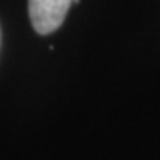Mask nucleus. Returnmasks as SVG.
Listing matches in <instances>:
<instances>
[{
    "mask_svg": "<svg viewBox=\"0 0 160 160\" xmlns=\"http://www.w3.org/2000/svg\"><path fill=\"white\" fill-rule=\"evenodd\" d=\"M75 0H29L30 23L38 34H52L62 25Z\"/></svg>",
    "mask_w": 160,
    "mask_h": 160,
    "instance_id": "nucleus-1",
    "label": "nucleus"
}]
</instances>
